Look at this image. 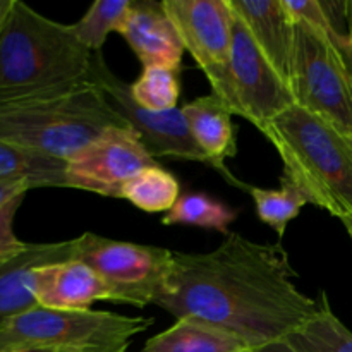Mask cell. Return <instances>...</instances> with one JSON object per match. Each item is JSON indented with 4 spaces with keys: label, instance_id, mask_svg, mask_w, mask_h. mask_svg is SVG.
Here are the masks:
<instances>
[{
    "label": "cell",
    "instance_id": "484cf974",
    "mask_svg": "<svg viewBox=\"0 0 352 352\" xmlns=\"http://www.w3.org/2000/svg\"><path fill=\"white\" fill-rule=\"evenodd\" d=\"M28 191H31V188L24 181H17V179H0V206L9 203L10 199L17 198V196L26 195Z\"/></svg>",
    "mask_w": 352,
    "mask_h": 352
},
{
    "label": "cell",
    "instance_id": "6da1fadb",
    "mask_svg": "<svg viewBox=\"0 0 352 352\" xmlns=\"http://www.w3.org/2000/svg\"><path fill=\"white\" fill-rule=\"evenodd\" d=\"M287 251L230 232L208 253L174 251V270L158 308L208 320L272 352L320 308L296 284Z\"/></svg>",
    "mask_w": 352,
    "mask_h": 352
},
{
    "label": "cell",
    "instance_id": "7a4b0ae2",
    "mask_svg": "<svg viewBox=\"0 0 352 352\" xmlns=\"http://www.w3.org/2000/svg\"><path fill=\"white\" fill-rule=\"evenodd\" d=\"M91 64L71 24L14 0L0 31V109L65 95L91 81Z\"/></svg>",
    "mask_w": 352,
    "mask_h": 352
},
{
    "label": "cell",
    "instance_id": "5bb4252c",
    "mask_svg": "<svg viewBox=\"0 0 352 352\" xmlns=\"http://www.w3.org/2000/svg\"><path fill=\"white\" fill-rule=\"evenodd\" d=\"M275 71L289 85L294 55L296 23L287 12L284 0H229Z\"/></svg>",
    "mask_w": 352,
    "mask_h": 352
},
{
    "label": "cell",
    "instance_id": "3957f363",
    "mask_svg": "<svg viewBox=\"0 0 352 352\" xmlns=\"http://www.w3.org/2000/svg\"><path fill=\"white\" fill-rule=\"evenodd\" d=\"M261 133L306 201L339 220L352 215V138L296 103Z\"/></svg>",
    "mask_w": 352,
    "mask_h": 352
},
{
    "label": "cell",
    "instance_id": "52a82bcc",
    "mask_svg": "<svg viewBox=\"0 0 352 352\" xmlns=\"http://www.w3.org/2000/svg\"><path fill=\"white\" fill-rule=\"evenodd\" d=\"M74 260L103 280L112 302L136 308L155 305L165 294L174 270V251L85 232L76 237Z\"/></svg>",
    "mask_w": 352,
    "mask_h": 352
},
{
    "label": "cell",
    "instance_id": "9c48e42d",
    "mask_svg": "<svg viewBox=\"0 0 352 352\" xmlns=\"http://www.w3.org/2000/svg\"><path fill=\"white\" fill-rule=\"evenodd\" d=\"M229 76L232 88L230 112L250 120L256 129L263 131L296 103L289 85L268 62L234 10Z\"/></svg>",
    "mask_w": 352,
    "mask_h": 352
},
{
    "label": "cell",
    "instance_id": "277c9868",
    "mask_svg": "<svg viewBox=\"0 0 352 352\" xmlns=\"http://www.w3.org/2000/svg\"><path fill=\"white\" fill-rule=\"evenodd\" d=\"M110 127H131L96 82L19 107L0 109V140L71 160Z\"/></svg>",
    "mask_w": 352,
    "mask_h": 352
},
{
    "label": "cell",
    "instance_id": "d6986e66",
    "mask_svg": "<svg viewBox=\"0 0 352 352\" xmlns=\"http://www.w3.org/2000/svg\"><path fill=\"white\" fill-rule=\"evenodd\" d=\"M272 352H352V332L337 318L322 292L318 311Z\"/></svg>",
    "mask_w": 352,
    "mask_h": 352
},
{
    "label": "cell",
    "instance_id": "ffe728a7",
    "mask_svg": "<svg viewBox=\"0 0 352 352\" xmlns=\"http://www.w3.org/2000/svg\"><path fill=\"white\" fill-rule=\"evenodd\" d=\"M120 198L148 213H167L181 198V184L160 165L138 172L122 186Z\"/></svg>",
    "mask_w": 352,
    "mask_h": 352
},
{
    "label": "cell",
    "instance_id": "9a60e30c",
    "mask_svg": "<svg viewBox=\"0 0 352 352\" xmlns=\"http://www.w3.org/2000/svg\"><path fill=\"white\" fill-rule=\"evenodd\" d=\"M182 113L192 138L213 162L215 170L220 172L229 184L248 191L250 184L239 181L226 165L227 158H232L237 151L236 127L232 124V113L226 103L215 93H210L186 103Z\"/></svg>",
    "mask_w": 352,
    "mask_h": 352
},
{
    "label": "cell",
    "instance_id": "8992f818",
    "mask_svg": "<svg viewBox=\"0 0 352 352\" xmlns=\"http://www.w3.org/2000/svg\"><path fill=\"white\" fill-rule=\"evenodd\" d=\"M296 23L289 88L296 105L352 138V64L327 34Z\"/></svg>",
    "mask_w": 352,
    "mask_h": 352
},
{
    "label": "cell",
    "instance_id": "ba28073f",
    "mask_svg": "<svg viewBox=\"0 0 352 352\" xmlns=\"http://www.w3.org/2000/svg\"><path fill=\"white\" fill-rule=\"evenodd\" d=\"M184 50L191 54L215 93L230 110L229 65L232 52V10L227 0H164ZM232 113V112H230Z\"/></svg>",
    "mask_w": 352,
    "mask_h": 352
},
{
    "label": "cell",
    "instance_id": "ac0fdd59",
    "mask_svg": "<svg viewBox=\"0 0 352 352\" xmlns=\"http://www.w3.org/2000/svg\"><path fill=\"white\" fill-rule=\"evenodd\" d=\"M0 179H17L38 188H69L67 160L0 140Z\"/></svg>",
    "mask_w": 352,
    "mask_h": 352
},
{
    "label": "cell",
    "instance_id": "e0dca14e",
    "mask_svg": "<svg viewBox=\"0 0 352 352\" xmlns=\"http://www.w3.org/2000/svg\"><path fill=\"white\" fill-rule=\"evenodd\" d=\"M141 352H254L236 333L198 316H181L144 344Z\"/></svg>",
    "mask_w": 352,
    "mask_h": 352
},
{
    "label": "cell",
    "instance_id": "8fae6325",
    "mask_svg": "<svg viewBox=\"0 0 352 352\" xmlns=\"http://www.w3.org/2000/svg\"><path fill=\"white\" fill-rule=\"evenodd\" d=\"M158 165L133 127H110L67 160L71 189L120 198L122 186L146 167Z\"/></svg>",
    "mask_w": 352,
    "mask_h": 352
},
{
    "label": "cell",
    "instance_id": "30bf717a",
    "mask_svg": "<svg viewBox=\"0 0 352 352\" xmlns=\"http://www.w3.org/2000/svg\"><path fill=\"white\" fill-rule=\"evenodd\" d=\"M91 81L103 89L110 105L136 131L141 143L155 160L157 157L181 158V160L199 162L215 168L208 155L198 146L192 138L182 109L177 107L167 112H151L141 109L131 96L129 82L110 71L105 58L102 57V52L93 54Z\"/></svg>",
    "mask_w": 352,
    "mask_h": 352
},
{
    "label": "cell",
    "instance_id": "f546056e",
    "mask_svg": "<svg viewBox=\"0 0 352 352\" xmlns=\"http://www.w3.org/2000/svg\"><path fill=\"white\" fill-rule=\"evenodd\" d=\"M124 352H127V351H124Z\"/></svg>",
    "mask_w": 352,
    "mask_h": 352
},
{
    "label": "cell",
    "instance_id": "d4e9b609",
    "mask_svg": "<svg viewBox=\"0 0 352 352\" xmlns=\"http://www.w3.org/2000/svg\"><path fill=\"white\" fill-rule=\"evenodd\" d=\"M24 196L26 195L17 196L0 206V263L10 260V258H16L17 254L24 253L30 248V244L23 243L14 232V219L23 205Z\"/></svg>",
    "mask_w": 352,
    "mask_h": 352
},
{
    "label": "cell",
    "instance_id": "44dd1931",
    "mask_svg": "<svg viewBox=\"0 0 352 352\" xmlns=\"http://www.w3.org/2000/svg\"><path fill=\"white\" fill-rule=\"evenodd\" d=\"M237 212L227 203L205 192H188L177 199L172 210L162 219L164 226H191L217 230L229 236V227L236 222Z\"/></svg>",
    "mask_w": 352,
    "mask_h": 352
},
{
    "label": "cell",
    "instance_id": "603a6c76",
    "mask_svg": "<svg viewBox=\"0 0 352 352\" xmlns=\"http://www.w3.org/2000/svg\"><path fill=\"white\" fill-rule=\"evenodd\" d=\"M133 0H96L78 23L71 24L74 36L88 50H102L110 33H119Z\"/></svg>",
    "mask_w": 352,
    "mask_h": 352
},
{
    "label": "cell",
    "instance_id": "4fadbf2b",
    "mask_svg": "<svg viewBox=\"0 0 352 352\" xmlns=\"http://www.w3.org/2000/svg\"><path fill=\"white\" fill-rule=\"evenodd\" d=\"M119 34H122L143 67L160 65L181 71L184 45L162 2L138 0L131 3Z\"/></svg>",
    "mask_w": 352,
    "mask_h": 352
},
{
    "label": "cell",
    "instance_id": "5b68a950",
    "mask_svg": "<svg viewBox=\"0 0 352 352\" xmlns=\"http://www.w3.org/2000/svg\"><path fill=\"white\" fill-rule=\"evenodd\" d=\"M151 318L34 306L0 325V352H124Z\"/></svg>",
    "mask_w": 352,
    "mask_h": 352
},
{
    "label": "cell",
    "instance_id": "2e32d148",
    "mask_svg": "<svg viewBox=\"0 0 352 352\" xmlns=\"http://www.w3.org/2000/svg\"><path fill=\"white\" fill-rule=\"evenodd\" d=\"M76 241L30 244L24 253L0 263V325L38 306L31 292V275L38 267L72 260Z\"/></svg>",
    "mask_w": 352,
    "mask_h": 352
},
{
    "label": "cell",
    "instance_id": "7402d4cb",
    "mask_svg": "<svg viewBox=\"0 0 352 352\" xmlns=\"http://www.w3.org/2000/svg\"><path fill=\"white\" fill-rule=\"evenodd\" d=\"M248 192L254 201L258 219L267 223L268 227H272L280 239L284 237L289 223L308 205L301 191L291 181H287L284 175L280 177V188L278 189L250 186Z\"/></svg>",
    "mask_w": 352,
    "mask_h": 352
},
{
    "label": "cell",
    "instance_id": "cb8c5ba5",
    "mask_svg": "<svg viewBox=\"0 0 352 352\" xmlns=\"http://www.w3.org/2000/svg\"><path fill=\"white\" fill-rule=\"evenodd\" d=\"M131 96L141 109L167 112L177 109L181 98V79L177 69L150 65L129 86Z\"/></svg>",
    "mask_w": 352,
    "mask_h": 352
},
{
    "label": "cell",
    "instance_id": "4316f807",
    "mask_svg": "<svg viewBox=\"0 0 352 352\" xmlns=\"http://www.w3.org/2000/svg\"><path fill=\"white\" fill-rule=\"evenodd\" d=\"M14 0H0V31H2L3 23H6L7 16L10 12V7H12Z\"/></svg>",
    "mask_w": 352,
    "mask_h": 352
},
{
    "label": "cell",
    "instance_id": "f1b7e54d",
    "mask_svg": "<svg viewBox=\"0 0 352 352\" xmlns=\"http://www.w3.org/2000/svg\"><path fill=\"white\" fill-rule=\"evenodd\" d=\"M347 17H349V36L352 43V0L347 2Z\"/></svg>",
    "mask_w": 352,
    "mask_h": 352
},
{
    "label": "cell",
    "instance_id": "83f0119b",
    "mask_svg": "<svg viewBox=\"0 0 352 352\" xmlns=\"http://www.w3.org/2000/svg\"><path fill=\"white\" fill-rule=\"evenodd\" d=\"M340 222H342V226L346 227L347 234H349V237L352 239V215L346 217V219H342V220H340Z\"/></svg>",
    "mask_w": 352,
    "mask_h": 352
},
{
    "label": "cell",
    "instance_id": "7c38bea8",
    "mask_svg": "<svg viewBox=\"0 0 352 352\" xmlns=\"http://www.w3.org/2000/svg\"><path fill=\"white\" fill-rule=\"evenodd\" d=\"M31 292L38 305L58 311H82L95 301H112L102 278L74 258L38 267L31 275Z\"/></svg>",
    "mask_w": 352,
    "mask_h": 352
}]
</instances>
